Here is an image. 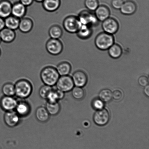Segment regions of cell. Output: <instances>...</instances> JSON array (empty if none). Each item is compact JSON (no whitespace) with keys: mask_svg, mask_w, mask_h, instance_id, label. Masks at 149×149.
Listing matches in <instances>:
<instances>
[{"mask_svg":"<svg viewBox=\"0 0 149 149\" xmlns=\"http://www.w3.org/2000/svg\"><path fill=\"white\" fill-rule=\"evenodd\" d=\"M15 96L21 99L28 98L33 93V85L29 80L22 78L17 80L14 84Z\"/></svg>","mask_w":149,"mask_h":149,"instance_id":"6da1fadb","label":"cell"},{"mask_svg":"<svg viewBox=\"0 0 149 149\" xmlns=\"http://www.w3.org/2000/svg\"><path fill=\"white\" fill-rule=\"evenodd\" d=\"M60 75L56 67L48 66L42 69L40 73V77L45 85L53 87L56 85Z\"/></svg>","mask_w":149,"mask_h":149,"instance_id":"7a4b0ae2","label":"cell"},{"mask_svg":"<svg viewBox=\"0 0 149 149\" xmlns=\"http://www.w3.org/2000/svg\"><path fill=\"white\" fill-rule=\"evenodd\" d=\"M114 42L115 38L113 35L104 32L98 34L95 40L96 48L102 51L107 50L114 43Z\"/></svg>","mask_w":149,"mask_h":149,"instance_id":"3957f363","label":"cell"},{"mask_svg":"<svg viewBox=\"0 0 149 149\" xmlns=\"http://www.w3.org/2000/svg\"><path fill=\"white\" fill-rule=\"evenodd\" d=\"M78 17L74 15H69L64 19L63 26L64 29L68 33H77L81 26Z\"/></svg>","mask_w":149,"mask_h":149,"instance_id":"277c9868","label":"cell"},{"mask_svg":"<svg viewBox=\"0 0 149 149\" xmlns=\"http://www.w3.org/2000/svg\"><path fill=\"white\" fill-rule=\"evenodd\" d=\"M63 45L60 39L49 38L46 44V49L50 55L57 56L62 53L63 50Z\"/></svg>","mask_w":149,"mask_h":149,"instance_id":"5b68a950","label":"cell"},{"mask_svg":"<svg viewBox=\"0 0 149 149\" xmlns=\"http://www.w3.org/2000/svg\"><path fill=\"white\" fill-rule=\"evenodd\" d=\"M74 86L72 77L68 75L60 76L55 85L57 89L64 93L72 90Z\"/></svg>","mask_w":149,"mask_h":149,"instance_id":"8992f818","label":"cell"},{"mask_svg":"<svg viewBox=\"0 0 149 149\" xmlns=\"http://www.w3.org/2000/svg\"><path fill=\"white\" fill-rule=\"evenodd\" d=\"M77 17L81 24L91 27L97 25L99 21L95 14L88 10H83L81 11Z\"/></svg>","mask_w":149,"mask_h":149,"instance_id":"52a82bcc","label":"cell"},{"mask_svg":"<svg viewBox=\"0 0 149 149\" xmlns=\"http://www.w3.org/2000/svg\"><path fill=\"white\" fill-rule=\"evenodd\" d=\"M102 29L105 33L113 35L119 30V23L116 19L109 17L104 20L102 25Z\"/></svg>","mask_w":149,"mask_h":149,"instance_id":"ba28073f","label":"cell"},{"mask_svg":"<svg viewBox=\"0 0 149 149\" xmlns=\"http://www.w3.org/2000/svg\"><path fill=\"white\" fill-rule=\"evenodd\" d=\"M110 119V115L107 109H104L97 110L93 115L95 123L99 126H104L108 123Z\"/></svg>","mask_w":149,"mask_h":149,"instance_id":"9c48e42d","label":"cell"},{"mask_svg":"<svg viewBox=\"0 0 149 149\" xmlns=\"http://www.w3.org/2000/svg\"><path fill=\"white\" fill-rule=\"evenodd\" d=\"M17 101L14 97L4 96L0 100V106L6 112L15 111Z\"/></svg>","mask_w":149,"mask_h":149,"instance_id":"30bf717a","label":"cell"},{"mask_svg":"<svg viewBox=\"0 0 149 149\" xmlns=\"http://www.w3.org/2000/svg\"><path fill=\"white\" fill-rule=\"evenodd\" d=\"M20 118L15 111L6 112L4 115V122L10 128L15 127L19 125L21 121Z\"/></svg>","mask_w":149,"mask_h":149,"instance_id":"8fae6325","label":"cell"},{"mask_svg":"<svg viewBox=\"0 0 149 149\" xmlns=\"http://www.w3.org/2000/svg\"><path fill=\"white\" fill-rule=\"evenodd\" d=\"M18 101L15 111L20 118L26 117L29 116L31 111V107L28 102L22 99Z\"/></svg>","mask_w":149,"mask_h":149,"instance_id":"7c38bea8","label":"cell"},{"mask_svg":"<svg viewBox=\"0 0 149 149\" xmlns=\"http://www.w3.org/2000/svg\"><path fill=\"white\" fill-rule=\"evenodd\" d=\"M74 85L76 87H83L87 82V74L83 71H77L73 74L72 77Z\"/></svg>","mask_w":149,"mask_h":149,"instance_id":"4fadbf2b","label":"cell"},{"mask_svg":"<svg viewBox=\"0 0 149 149\" xmlns=\"http://www.w3.org/2000/svg\"><path fill=\"white\" fill-rule=\"evenodd\" d=\"M27 12V7L19 1H17L13 4L11 15L20 19L25 16Z\"/></svg>","mask_w":149,"mask_h":149,"instance_id":"5bb4252c","label":"cell"},{"mask_svg":"<svg viewBox=\"0 0 149 149\" xmlns=\"http://www.w3.org/2000/svg\"><path fill=\"white\" fill-rule=\"evenodd\" d=\"M34 26V23L30 17H24L20 19L18 29L22 33L27 34L31 31Z\"/></svg>","mask_w":149,"mask_h":149,"instance_id":"9a60e30c","label":"cell"},{"mask_svg":"<svg viewBox=\"0 0 149 149\" xmlns=\"http://www.w3.org/2000/svg\"><path fill=\"white\" fill-rule=\"evenodd\" d=\"M0 37L1 41L7 43H11L15 40L16 33L15 31L4 27L0 31Z\"/></svg>","mask_w":149,"mask_h":149,"instance_id":"2e32d148","label":"cell"},{"mask_svg":"<svg viewBox=\"0 0 149 149\" xmlns=\"http://www.w3.org/2000/svg\"><path fill=\"white\" fill-rule=\"evenodd\" d=\"M137 8L136 4L134 1L128 0L124 2L120 10L123 14L130 15L135 13L136 11Z\"/></svg>","mask_w":149,"mask_h":149,"instance_id":"e0dca14e","label":"cell"},{"mask_svg":"<svg viewBox=\"0 0 149 149\" xmlns=\"http://www.w3.org/2000/svg\"><path fill=\"white\" fill-rule=\"evenodd\" d=\"M95 11V15L99 21L103 22L109 18L110 15V10L106 5H99Z\"/></svg>","mask_w":149,"mask_h":149,"instance_id":"ac0fdd59","label":"cell"},{"mask_svg":"<svg viewBox=\"0 0 149 149\" xmlns=\"http://www.w3.org/2000/svg\"><path fill=\"white\" fill-rule=\"evenodd\" d=\"M12 5L9 0L0 1V17L4 19L11 15Z\"/></svg>","mask_w":149,"mask_h":149,"instance_id":"d6986e66","label":"cell"},{"mask_svg":"<svg viewBox=\"0 0 149 149\" xmlns=\"http://www.w3.org/2000/svg\"><path fill=\"white\" fill-rule=\"evenodd\" d=\"M42 6L45 11L53 13L59 9L61 4V0H44Z\"/></svg>","mask_w":149,"mask_h":149,"instance_id":"ffe728a7","label":"cell"},{"mask_svg":"<svg viewBox=\"0 0 149 149\" xmlns=\"http://www.w3.org/2000/svg\"><path fill=\"white\" fill-rule=\"evenodd\" d=\"M36 119L42 123H45L49 120L50 115L45 106H40L36 109L35 112Z\"/></svg>","mask_w":149,"mask_h":149,"instance_id":"44dd1931","label":"cell"},{"mask_svg":"<svg viewBox=\"0 0 149 149\" xmlns=\"http://www.w3.org/2000/svg\"><path fill=\"white\" fill-rule=\"evenodd\" d=\"M65 93L58 89H52L48 95L46 100L47 102L55 103L62 100L65 97Z\"/></svg>","mask_w":149,"mask_h":149,"instance_id":"7402d4cb","label":"cell"},{"mask_svg":"<svg viewBox=\"0 0 149 149\" xmlns=\"http://www.w3.org/2000/svg\"><path fill=\"white\" fill-rule=\"evenodd\" d=\"M20 19L12 15L4 19L5 27L15 31L18 29Z\"/></svg>","mask_w":149,"mask_h":149,"instance_id":"603a6c76","label":"cell"},{"mask_svg":"<svg viewBox=\"0 0 149 149\" xmlns=\"http://www.w3.org/2000/svg\"><path fill=\"white\" fill-rule=\"evenodd\" d=\"M77 33L79 38L85 40L89 38L91 36L93 30L91 26L82 24Z\"/></svg>","mask_w":149,"mask_h":149,"instance_id":"cb8c5ba5","label":"cell"},{"mask_svg":"<svg viewBox=\"0 0 149 149\" xmlns=\"http://www.w3.org/2000/svg\"><path fill=\"white\" fill-rule=\"evenodd\" d=\"M56 68L60 76H67L71 72L72 66L69 62L63 61L57 65Z\"/></svg>","mask_w":149,"mask_h":149,"instance_id":"d4e9b609","label":"cell"},{"mask_svg":"<svg viewBox=\"0 0 149 149\" xmlns=\"http://www.w3.org/2000/svg\"><path fill=\"white\" fill-rule=\"evenodd\" d=\"M63 30L58 24L51 26L49 30V35L51 38L60 39L63 35Z\"/></svg>","mask_w":149,"mask_h":149,"instance_id":"484cf974","label":"cell"},{"mask_svg":"<svg viewBox=\"0 0 149 149\" xmlns=\"http://www.w3.org/2000/svg\"><path fill=\"white\" fill-rule=\"evenodd\" d=\"M108 50L109 56L115 59L120 57L123 53L122 48L118 44L114 43Z\"/></svg>","mask_w":149,"mask_h":149,"instance_id":"4316f807","label":"cell"},{"mask_svg":"<svg viewBox=\"0 0 149 149\" xmlns=\"http://www.w3.org/2000/svg\"><path fill=\"white\" fill-rule=\"evenodd\" d=\"M45 106L50 116H56L60 113L61 111V106L59 102L55 103H50L47 102Z\"/></svg>","mask_w":149,"mask_h":149,"instance_id":"83f0119b","label":"cell"},{"mask_svg":"<svg viewBox=\"0 0 149 149\" xmlns=\"http://www.w3.org/2000/svg\"><path fill=\"white\" fill-rule=\"evenodd\" d=\"M2 92L4 96L14 97L15 94L14 84L10 82L5 83L2 87Z\"/></svg>","mask_w":149,"mask_h":149,"instance_id":"f1b7e54d","label":"cell"},{"mask_svg":"<svg viewBox=\"0 0 149 149\" xmlns=\"http://www.w3.org/2000/svg\"><path fill=\"white\" fill-rule=\"evenodd\" d=\"M99 99L105 103L110 101L112 98V93L109 89H104L100 91L99 94Z\"/></svg>","mask_w":149,"mask_h":149,"instance_id":"f546056e","label":"cell"},{"mask_svg":"<svg viewBox=\"0 0 149 149\" xmlns=\"http://www.w3.org/2000/svg\"><path fill=\"white\" fill-rule=\"evenodd\" d=\"M52 87L44 85L39 89V94L42 99L46 100L48 95L52 90Z\"/></svg>","mask_w":149,"mask_h":149,"instance_id":"4dcf8cb0","label":"cell"},{"mask_svg":"<svg viewBox=\"0 0 149 149\" xmlns=\"http://www.w3.org/2000/svg\"><path fill=\"white\" fill-rule=\"evenodd\" d=\"M72 94L74 98L77 100H81L84 98L85 93L81 87H76L72 89Z\"/></svg>","mask_w":149,"mask_h":149,"instance_id":"1f68e13d","label":"cell"},{"mask_svg":"<svg viewBox=\"0 0 149 149\" xmlns=\"http://www.w3.org/2000/svg\"><path fill=\"white\" fill-rule=\"evenodd\" d=\"M84 5L89 11H95L99 6V0H85Z\"/></svg>","mask_w":149,"mask_h":149,"instance_id":"d6a6232c","label":"cell"},{"mask_svg":"<svg viewBox=\"0 0 149 149\" xmlns=\"http://www.w3.org/2000/svg\"><path fill=\"white\" fill-rule=\"evenodd\" d=\"M92 106L94 109L97 111L99 110L104 108V102L100 99H97L93 100L92 103Z\"/></svg>","mask_w":149,"mask_h":149,"instance_id":"836d02e7","label":"cell"},{"mask_svg":"<svg viewBox=\"0 0 149 149\" xmlns=\"http://www.w3.org/2000/svg\"><path fill=\"white\" fill-rule=\"evenodd\" d=\"M123 93L120 90H116L112 93V98L116 101H120L123 98Z\"/></svg>","mask_w":149,"mask_h":149,"instance_id":"e575fe53","label":"cell"},{"mask_svg":"<svg viewBox=\"0 0 149 149\" xmlns=\"http://www.w3.org/2000/svg\"><path fill=\"white\" fill-rule=\"evenodd\" d=\"M124 2L123 0H112L111 4L112 7L115 9H120Z\"/></svg>","mask_w":149,"mask_h":149,"instance_id":"d590c367","label":"cell"},{"mask_svg":"<svg viewBox=\"0 0 149 149\" xmlns=\"http://www.w3.org/2000/svg\"><path fill=\"white\" fill-rule=\"evenodd\" d=\"M139 84L143 87H145L148 85V80L145 76H141L138 79Z\"/></svg>","mask_w":149,"mask_h":149,"instance_id":"8d00e7d4","label":"cell"},{"mask_svg":"<svg viewBox=\"0 0 149 149\" xmlns=\"http://www.w3.org/2000/svg\"><path fill=\"white\" fill-rule=\"evenodd\" d=\"M34 1V0H19V1L20 2L26 7L31 6Z\"/></svg>","mask_w":149,"mask_h":149,"instance_id":"74e56055","label":"cell"},{"mask_svg":"<svg viewBox=\"0 0 149 149\" xmlns=\"http://www.w3.org/2000/svg\"><path fill=\"white\" fill-rule=\"evenodd\" d=\"M5 27L4 19L0 17V31Z\"/></svg>","mask_w":149,"mask_h":149,"instance_id":"f35d334b","label":"cell"},{"mask_svg":"<svg viewBox=\"0 0 149 149\" xmlns=\"http://www.w3.org/2000/svg\"><path fill=\"white\" fill-rule=\"evenodd\" d=\"M144 92L145 93L146 95L149 97V85H147L145 87L144 89Z\"/></svg>","mask_w":149,"mask_h":149,"instance_id":"ab89813d","label":"cell"},{"mask_svg":"<svg viewBox=\"0 0 149 149\" xmlns=\"http://www.w3.org/2000/svg\"><path fill=\"white\" fill-rule=\"evenodd\" d=\"M44 0H34V1H36V2L37 3H42Z\"/></svg>","mask_w":149,"mask_h":149,"instance_id":"60d3db41","label":"cell"},{"mask_svg":"<svg viewBox=\"0 0 149 149\" xmlns=\"http://www.w3.org/2000/svg\"><path fill=\"white\" fill-rule=\"evenodd\" d=\"M1 48H0V57L1 56Z\"/></svg>","mask_w":149,"mask_h":149,"instance_id":"b9f144b4","label":"cell"},{"mask_svg":"<svg viewBox=\"0 0 149 149\" xmlns=\"http://www.w3.org/2000/svg\"><path fill=\"white\" fill-rule=\"evenodd\" d=\"M1 42H2V41H1V37H0V43H1Z\"/></svg>","mask_w":149,"mask_h":149,"instance_id":"7bdbcfd3","label":"cell"},{"mask_svg":"<svg viewBox=\"0 0 149 149\" xmlns=\"http://www.w3.org/2000/svg\"><path fill=\"white\" fill-rule=\"evenodd\" d=\"M0 149H1V148H0Z\"/></svg>","mask_w":149,"mask_h":149,"instance_id":"ee69618b","label":"cell"}]
</instances>
